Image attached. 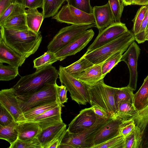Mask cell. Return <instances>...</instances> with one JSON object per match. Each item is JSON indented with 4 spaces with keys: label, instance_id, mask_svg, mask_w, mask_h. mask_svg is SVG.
Segmentation results:
<instances>
[{
    "label": "cell",
    "instance_id": "cell-16",
    "mask_svg": "<svg viewBox=\"0 0 148 148\" xmlns=\"http://www.w3.org/2000/svg\"><path fill=\"white\" fill-rule=\"evenodd\" d=\"M92 14L99 32L115 22L109 2L104 5L93 7Z\"/></svg>",
    "mask_w": 148,
    "mask_h": 148
},
{
    "label": "cell",
    "instance_id": "cell-6",
    "mask_svg": "<svg viewBox=\"0 0 148 148\" xmlns=\"http://www.w3.org/2000/svg\"><path fill=\"white\" fill-rule=\"evenodd\" d=\"M58 72L61 84L66 87L73 100L78 104L90 103L88 86L67 72L62 66H59Z\"/></svg>",
    "mask_w": 148,
    "mask_h": 148
},
{
    "label": "cell",
    "instance_id": "cell-55",
    "mask_svg": "<svg viewBox=\"0 0 148 148\" xmlns=\"http://www.w3.org/2000/svg\"></svg>",
    "mask_w": 148,
    "mask_h": 148
},
{
    "label": "cell",
    "instance_id": "cell-40",
    "mask_svg": "<svg viewBox=\"0 0 148 148\" xmlns=\"http://www.w3.org/2000/svg\"><path fill=\"white\" fill-rule=\"evenodd\" d=\"M115 22H120L124 5L121 0H108Z\"/></svg>",
    "mask_w": 148,
    "mask_h": 148
},
{
    "label": "cell",
    "instance_id": "cell-51",
    "mask_svg": "<svg viewBox=\"0 0 148 148\" xmlns=\"http://www.w3.org/2000/svg\"><path fill=\"white\" fill-rule=\"evenodd\" d=\"M132 0H122V2L124 5H130L131 4Z\"/></svg>",
    "mask_w": 148,
    "mask_h": 148
},
{
    "label": "cell",
    "instance_id": "cell-39",
    "mask_svg": "<svg viewBox=\"0 0 148 148\" xmlns=\"http://www.w3.org/2000/svg\"><path fill=\"white\" fill-rule=\"evenodd\" d=\"M148 5L141 7L138 10L135 17L132 20L133 23L132 32L135 36L138 33L141 24L145 18Z\"/></svg>",
    "mask_w": 148,
    "mask_h": 148
},
{
    "label": "cell",
    "instance_id": "cell-21",
    "mask_svg": "<svg viewBox=\"0 0 148 148\" xmlns=\"http://www.w3.org/2000/svg\"><path fill=\"white\" fill-rule=\"evenodd\" d=\"M18 139L24 140L37 137L42 129L35 122L26 121L18 123Z\"/></svg>",
    "mask_w": 148,
    "mask_h": 148
},
{
    "label": "cell",
    "instance_id": "cell-10",
    "mask_svg": "<svg viewBox=\"0 0 148 148\" xmlns=\"http://www.w3.org/2000/svg\"><path fill=\"white\" fill-rule=\"evenodd\" d=\"M123 120L110 116L97 130L90 135L87 142L91 148L120 134V127Z\"/></svg>",
    "mask_w": 148,
    "mask_h": 148
},
{
    "label": "cell",
    "instance_id": "cell-31",
    "mask_svg": "<svg viewBox=\"0 0 148 148\" xmlns=\"http://www.w3.org/2000/svg\"><path fill=\"white\" fill-rule=\"evenodd\" d=\"M59 104H60L57 101L46 103L38 106L24 113V114L27 121H30L36 116L56 107Z\"/></svg>",
    "mask_w": 148,
    "mask_h": 148
},
{
    "label": "cell",
    "instance_id": "cell-44",
    "mask_svg": "<svg viewBox=\"0 0 148 148\" xmlns=\"http://www.w3.org/2000/svg\"><path fill=\"white\" fill-rule=\"evenodd\" d=\"M57 88L58 102L63 107L64 103H66L68 99L67 96L68 90L66 87L63 84L60 86L57 85Z\"/></svg>",
    "mask_w": 148,
    "mask_h": 148
},
{
    "label": "cell",
    "instance_id": "cell-9",
    "mask_svg": "<svg viewBox=\"0 0 148 148\" xmlns=\"http://www.w3.org/2000/svg\"><path fill=\"white\" fill-rule=\"evenodd\" d=\"M52 18L58 22L73 25L95 24L92 14L87 13L68 4L63 5Z\"/></svg>",
    "mask_w": 148,
    "mask_h": 148
},
{
    "label": "cell",
    "instance_id": "cell-34",
    "mask_svg": "<svg viewBox=\"0 0 148 148\" xmlns=\"http://www.w3.org/2000/svg\"><path fill=\"white\" fill-rule=\"evenodd\" d=\"M26 8L23 5L12 3L0 16V26L9 18L16 15L25 13Z\"/></svg>",
    "mask_w": 148,
    "mask_h": 148
},
{
    "label": "cell",
    "instance_id": "cell-43",
    "mask_svg": "<svg viewBox=\"0 0 148 148\" xmlns=\"http://www.w3.org/2000/svg\"><path fill=\"white\" fill-rule=\"evenodd\" d=\"M13 121V118L10 114L0 105V125H6Z\"/></svg>",
    "mask_w": 148,
    "mask_h": 148
},
{
    "label": "cell",
    "instance_id": "cell-45",
    "mask_svg": "<svg viewBox=\"0 0 148 148\" xmlns=\"http://www.w3.org/2000/svg\"><path fill=\"white\" fill-rule=\"evenodd\" d=\"M44 0H24L23 5L28 9L42 8Z\"/></svg>",
    "mask_w": 148,
    "mask_h": 148
},
{
    "label": "cell",
    "instance_id": "cell-32",
    "mask_svg": "<svg viewBox=\"0 0 148 148\" xmlns=\"http://www.w3.org/2000/svg\"><path fill=\"white\" fill-rule=\"evenodd\" d=\"M125 51H119L114 54L106 59L102 64L101 69L103 77L104 78L106 75L121 62L123 53Z\"/></svg>",
    "mask_w": 148,
    "mask_h": 148
},
{
    "label": "cell",
    "instance_id": "cell-3",
    "mask_svg": "<svg viewBox=\"0 0 148 148\" xmlns=\"http://www.w3.org/2000/svg\"><path fill=\"white\" fill-rule=\"evenodd\" d=\"M135 40L133 32L128 30L114 40L83 56L94 64H101L112 55L120 51H126Z\"/></svg>",
    "mask_w": 148,
    "mask_h": 148
},
{
    "label": "cell",
    "instance_id": "cell-30",
    "mask_svg": "<svg viewBox=\"0 0 148 148\" xmlns=\"http://www.w3.org/2000/svg\"><path fill=\"white\" fill-rule=\"evenodd\" d=\"M94 65L82 56L78 60L64 68L67 72L73 75L80 73Z\"/></svg>",
    "mask_w": 148,
    "mask_h": 148
},
{
    "label": "cell",
    "instance_id": "cell-5",
    "mask_svg": "<svg viewBox=\"0 0 148 148\" xmlns=\"http://www.w3.org/2000/svg\"><path fill=\"white\" fill-rule=\"evenodd\" d=\"M57 84L47 85L35 92L27 95H17L16 98L23 113L40 105L49 102H58Z\"/></svg>",
    "mask_w": 148,
    "mask_h": 148
},
{
    "label": "cell",
    "instance_id": "cell-42",
    "mask_svg": "<svg viewBox=\"0 0 148 148\" xmlns=\"http://www.w3.org/2000/svg\"><path fill=\"white\" fill-rule=\"evenodd\" d=\"M135 126L133 119L124 121L120 127V134L125 137L132 132Z\"/></svg>",
    "mask_w": 148,
    "mask_h": 148
},
{
    "label": "cell",
    "instance_id": "cell-26",
    "mask_svg": "<svg viewBox=\"0 0 148 148\" xmlns=\"http://www.w3.org/2000/svg\"><path fill=\"white\" fill-rule=\"evenodd\" d=\"M0 27L18 30L29 29L26 23L25 13L9 18Z\"/></svg>",
    "mask_w": 148,
    "mask_h": 148
},
{
    "label": "cell",
    "instance_id": "cell-35",
    "mask_svg": "<svg viewBox=\"0 0 148 148\" xmlns=\"http://www.w3.org/2000/svg\"><path fill=\"white\" fill-rule=\"evenodd\" d=\"M18 68L9 64L5 65L0 63V80L9 81L14 79L19 74Z\"/></svg>",
    "mask_w": 148,
    "mask_h": 148
},
{
    "label": "cell",
    "instance_id": "cell-4",
    "mask_svg": "<svg viewBox=\"0 0 148 148\" xmlns=\"http://www.w3.org/2000/svg\"><path fill=\"white\" fill-rule=\"evenodd\" d=\"M117 89L106 84L103 79L94 86H88L89 103L91 106L96 105L110 116L113 115L117 110L114 97Z\"/></svg>",
    "mask_w": 148,
    "mask_h": 148
},
{
    "label": "cell",
    "instance_id": "cell-50",
    "mask_svg": "<svg viewBox=\"0 0 148 148\" xmlns=\"http://www.w3.org/2000/svg\"><path fill=\"white\" fill-rule=\"evenodd\" d=\"M24 0H12V3L18 4L23 5Z\"/></svg>",
    "mask_w": 148,
    "mask_h": 148
},
{
    "label": "cell",
    "instance_id": "cell-8",
    "mask_svg": "<svg viewBox=\"0 0 148 148\" xmlns=\"http://www.w3.org/2000/svg\"><path fill=\"white\" fill-rule=\"evenodd\" d=\"M107 119L97 115L95 123L86 130L73 133L69 132L66 129L58 148H90L86 141L88 138L101 126Z\"/></svg>",
    "mask_w": 148,
    "mask_h": 148
},
{
    "label": "cell",
    "instance_id": "cell-24",
    "mask_svg": "<svg viewBox=\"0 0 148 148\" xmlns=\"http://www.w3.org/2000/svg\"><path fill=\"white\" fill-rule=\"evenodd\" d=\"M133 104L138 110L148 104V75L140 89L134 94Z\"/></svg>",
    "mask_w": 148,
    "mask_h": 148
},
{
    "label": "cell",
    "instance_id": "cell-11",
    "mask_svg": "<svg viewBox=\"0 0 148 148\" xmlns=\"http://www.w3.org/2000/svg\"><path fill=\"white\" fill-rule=\"evenodd\" d=\"M129 30L124 23L115 22L103 30L99 34L85 53H88L114 40Z\"/></svg>",
    "mask_w": 148,
    "mask_h": 148
},
{
    "label": "cell",
    "instance_id": "cell-27",
    "mask_svg": "<svg viewBox=\"0 0 148 148\" xmlns=\"http://www.w3.org/2000/svg\"><path fill=\"white\" fill-rule=\"evenodd\" d=\"M68 0H44L42 7L44 18L53 17L58 12L62 4Z\"/></svg>",
    "mask_w": 148,
    "mask_h": 148
},
{
    "label": "cell",
    "instance_id": "cell-33",
    "mask_svg": "<svg viewBox=\"0 0 148 148\" xmlns=\"http://www.w3.org/2000/svg\"><path fill=\"white\" fill-rule=\"evenodd\" d=\"M58 61L54 53L47 51L33 61L34 68L38 70Z\"/></svg>",
    "mask_w": 148,
    "mask_h": 148
},
{
    "label": "cell",
    "instance_id": "cell-18",
    "mask_svg": "<svg viewBox=\"0 0 148 148\" xmlns=\"http://www.w3.org/2000/svg\"><path fill=\"white\" fill-rule=\"evenodd\" d=\"M66 126L63 122L42 130L37 136L42 148H47L51 142L63 136L66 130Z\"/></svg>",
    "mask_w": 148,
    "mask_h": 148
},
{
    "label": "cell",
    "instance_id": "cell-23",
    "mask_svg": "<svg viewBox=\"0 0 148 148\" xmlns=\"http://www.w3.org/2000/svg\"><path fill=\"white\" fill-rule=\"evenodd\" d=\"M138 110L133 103L124 102L121 103L116 112L110 116L119 118L123 121L133 119L137 114Z\"/></svg>",
    "mask_w": 148,
    "mask_h": 148
},
{
    "label": "cell",
    "instance_id": "cell-7",
    "mask_svg": "<svg viewBox=\"0 0 148 148\" xmlns=\"http://www.w3.org/2000/svg\"><path fill=\"white\" fill-rule=\"evenodd\" d=\"M95 24L72 25L61 29L49 43L47 51L55 53L79 36L89 29L96 27Z\"/></svg>",
    "mask_w": 148,
    "mask_h": 148
},
{
    "label": "cell",
    "instance_id": "cell-49",
    "mask_svg": "<svg viewBox=\"0 0 148 148\" xmlns=\"http://www.w3.org/2000/svg\"><path fill=\"white\" fill-rule=\"evenodd\" d=\"M132 5H148V0H132Z\"/></svg>",
    "mask_w": 148,
    "mask_h": 148
},
{
    "label": "cell",
    "instance_id": "cell-36",
    "mask_svg": "<svg viewBox=\"0 0 148 148\" xmlns=\"http://www.w3.org/2000/svg\"><path fill=\"white\" fill-rule=\"evenodd\" d=\"M125 137L119 134L91 148H124Z\"/></svg>",
    "mask_w": 148,
    "mask_h": 148
},
{
    "label": "cell",
    "instance_id": "cell-17",
    "mask_svg": "<svg viewBox=\"0 0 148 148\" xmlns=\"http://www.w3.org/2000/svg\"><path fill=\"white\" fill-rule=\"evenodd\" d=\"M62 107L61 104H59L28 121L35 122L42 130L56 123L63 122L61 118V110Z\"/></svg>",
    "mask_w": 148,
    "mask_h": 148
},
{
    "label": "cell",
    "instance_id": "cell-2",
    "mask_svg": "<svg viewBox=\"0 0 148 148\" xmlns=\"http://www.w3.org/2000/svg\"><path fill=\"white\" fill-rule=\"evenodd\" d=\"M58 72L55 67L50 65L34 73L21 77L13 86L17 95H23L37 92L46 85L56 84Z\"/></svg>",
    "mask_w": 148,
    "mask_h": 148
},
{
    "label": "cell",
    "instance_id": "cell-48",
    "mask_svg": "<svg viewBox=\"0 0 148 148\" xmlns=\"http://www.w3.org/2000/svg\"><path fill=\"white\" fill-rule=\"evenodd\" d=\"M12 3V0H0V16Z\"/></svg>",
    "mask_w": 148,
    "mask_h": 148
},
{
    "label": "cell",
    "instance_id": "cell-19",
    "mask_svg": "<svg viewBox=\"0 0 148 148\" xmlns=\"http://www.w3.org/2000/svg\"><path fill=\"white\" fill-rule=\"evenodd\" d=\"M6 45L0 38V63L19 67L26 59Z\"/></svg>",
    "mask_w": 148,
    "mask_h": 148
},
{
    "label": "cell",
    "instance_id": "cell-53",
    "mask_svg": "<svg viewBox=\"0 0 148 148\" xmlns=\"http://www.w3.org/2000/svg\"><path fill=\"white\" fill-rule=\"evenodd\" d=\"M145 16L146 17V18H147V21H148V24H147V27L146 28V29L148 28V9H147V12H146Z\"/></svg>",
    "mask_w": 148,
    "mask_h": 148
},
{
    "label": "cell",
    "instance_id": "cell-15",
    "mask_svg": "<svg viewBox=\"0 0 148 148\" xmlns=\"http://www.w3.org/2000/svg\"><path fill=\"white\" fill-rule=\"evenodd\" d=\"M97 115L91 107L81 110L71 121L67 130L70 133H76L86 130L96 122Z\"/></svg>",
    "mask_w": 148,
    "mask_h": 148
},
{
    "label": "cell",
    "instance_id": "cell-37",
    "mask_svg": "<svg viewBox=\"0 0 148 148\" xmlns=\"http://www.w3.org/2000/svg\"><path fill=\"white\" fill-rule=\"evenodd\" d=\"M9 148H42L41 145L37 137L21 140L18 139Z\"/></svg>",
    "mask_w": 148,
    "mask_h": 148
},
{
    "label": "cell",
    "instance_id": "cell-38",
    "mask_svg": "<svg viewBox=\"0 0 148 148\" xmlns=\"http://www.w3.org/2000/svg\"><path fill=\"white\" fill-rule=\"evenodd\" d=\"M133 119L135 126L140 129L142 134L148 124V104L142 109L138 110L137 114Z\"/></svg>",
    "mask_w": 148,
    "mask_h": 148
},
{
    "label": "cell",
    "instance_id": "cell-14",
    "mask_svg": "<svg viewBox=\"0 0 148 148\" xmlns=\"http://www.w3.org/2000/svg\"><path fill=\"white\" fill-rule=\"evenodd\" d=\"M95 34L92 29L83 34L54 53L58 61H62L67 57L75 54L84 48L92 39Z\"/></svg>",
    "mask_w": 148,
    "mask_h": 148
},
{
    "label": "cell",
    "instance_id": "cell-47",
    "mask_svg": "<svg viewBox=\"0 0 148 148\" xmlns=\"http://www.w3.org/2000/svg\"><path fill=\"white\" fill-rule=\"evenodd\" d=\"M141 148H148V124L142 134Z\"/></svg>",
    "mask_w": 148,
    "mask_h": 148
},
{
    "label": "cell",
    "instance_id": "cell-41",
    "mask_svg": "<svg viewBox=\"0 0 148 148\" xmlns=\"http://www.w3.org/2000/svg\"><path fill=\"white\" fill-rule=\"evenodd\" d=\"M67 2L68 4L85 13L92 14V8L90 0H68Z\"/></svg>",
    "mask_w": 148,
    "mask_h": 148
},
{
    "label": "cell",
    "instance_id": "cell-28",
    "mask_svg": "<svg viewBox=\"0 0 148 148\" xmlns=\"http://www.w3.org/2000/svg\"><path fill=\"white\" fill-rule=\"evenodd\" d=\"M142 133L136 126L128 135L125 137L124 148H141Z\"/></svg>",
    "mask_w": 148,
    "mask_h": 148
},
{
    "label": "cell",
    "instance_id": "cell-46",
    "mask_svg": "<svg viewBox=\"0 0 148 148\" xmlns=\"http://www.w3.org/2000/svg\"><path fill=\"white\" fill-rule=\"evenodd\" d=\"M91 108L96 114L101 117L108 119L110 116V114L97 106L94 105L91 106Z\"/></svg>",
    "mask_w": 148,
    "mask_h": 148
},
{
    "label": "cell",
    "instance_id": "cell-12",
    "mask_svg": "<svg viewBox=\"0 0 148 148\" xmlns=\"http://www.w3.org/2000/svg\"><path fill=\"white\" fill-rule=\"evenodd\" d=\"M17 95L13 87L2 89L0 91V105L10 114L15 122L18 123L27 120L19 106Z\"/></svg>",
    "mask_w": 148,
    "mask_h": 148
},
{
    "label": "cell",
    "instance_id": "cell-29",
    "mask_svg": "<svg viewBox=\"0 0 148 148\" xmlns=\"http://www.w3.org/2000/svg\"><path fill=\"white\" fill-rule=\"evenodd\" d=\"M134 90L128 86L118 88L114 97L115 105L117 109L119 105L124 102L133 103Z\"/></svg>",
    "mask_w": 148,
    "mask_h": 148
},
{
    "label": "cell",
    "instance_id": "cell-1",
    "mask_svg": "<svg viewBox=\"0 0 148 148\" xmlns=\"http://www.w3.org/2000/svg\"><path fill=\"white\" fill-rule=\"evenodd\" d=\"M5 43L23 56L27 58L40 46L42 36L40 31L18 30L0 27V37Z\"/></svg>",
    "mask_w": 148,
    "mask_h": 148
},
{
    "label": "cell",
    "instance_id": "cell-25",
    "mask_svg": "<svg viewBox=\"0 0 148 148\" xmlns=\"http://www.w3.org/2000/svg\"><path fill=\"white\" fill-rule=\"evenodd\" d=\"M18 124L14 121L5 126L0 125V139L8 141L11 145L18 139Z\"/></svg>",
    "mask_w": 148,
    "mask_h": 148
},
{
    "label": "cell",
    "instance_id": "cell-54",
    "mask_svg": "<svg viewBox=\"0 0 148 148\" xmlns=\"http://www.w3.org/2000/svg\"><path fill=\"white\" fill-rule=\"evenodd\" d=\"M122 1V0H121Z\"/></svg>",
    "mask_w": 148,
    "mask_h": 148
},
{
    "label": "cell",
    "instance_id": "cell-13",
    "mask_svg": "<svg viewBox=\"0 0 148 148\" xmlns=\"http://www.w3.org/2000/svg\"><path fill=\"white\" fill-rule=\"evenodd\" d=\"M140 49L134 41L123 54L121 61L124 62L127 64L130 72L128 86L134 91L136 90L138 79L137 61L140 53Z\"/></svg>",
    "mask_w": 148,
    "mask_h": 148
},
{
    "label": "cell",
    "instance_id": "cell-52",
    "mask_svg": "<svg viewBox=\"0 0 148 148\" xmlns=\"http://www.w3.org/2000/svg\"><path fill=\"white\" fill-rule=\"evenodd\" d=\"M145 40L148 41V28L146 29L145 32Z\"/></svg>",
    "mask_w": 148,
    "mask_h": 148
},
{
    "label": "cell",
    "instance_id": "cell-20",
    "mask_svg": "<svg viewBox=\"0 0 148 148\" xmlns=\"http://www.w3.org/2000/svg\"><path fill=\"white\" fill-rule=\"evenodd\" d=\"M102 64H94L80 73L72 75L88 86H94L103 79Z\"/></svg>",
    "mask_w": 148,
    "mask_h": 148
},
{
    "label": "cell",
    "instance_id": "cell-22",
    "mask_svg": "<svg viewBox=\"0 0 148 148\" xmlns=\"http://www.w3.org/2000/svg\"><path fill=\"white\" fill-rule=\"evenodd\" d=\"M26 20L28 29L37 33L44 19L42 13L40 12L37 8L28 9L25 10Z\"/></svg>",
    "mask_w": 148,
    "mask_h": 148
}]
</instances>
